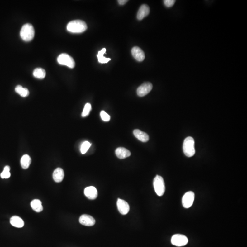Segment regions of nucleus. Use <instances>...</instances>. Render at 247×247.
Segmentation results:
<instances>
[{
	"instance_id": "9d476101",
	"label": "nucleus",
	"mask_w": 247,
	"mask_h": 247,
	"mask_svg": "<svg viewBox=\"0 0 247 247\" xmlns=\"http://www.w3.org/2000/svg\"><path fill=\"white\" fill-rule=\"evenodd\" d=\"M131 53L134 58L137 61L141 62L145 59V55L144 51L138 47H134L132 49Z\"/></svg>"
},
{
	"instance_id": "0eeeda50",
	"label": "nucleus",
	"mask_w": 247,
	"mask_h": 247,
	"mask_svg": "<svg viewBox=\"0 0 247 247\" xmlns=\"http://www.w3.org/2000/svg\"><path fill=\"white\" fill-rule=\"evenodd\" d=\"M195 200V194L192 191H189L184 194L182 198L183 206L185 208H189L193 205Z\"/></svg>"
},
{
	"instance_id": "ddd939ff",
	"label": "nucleus",
	"mask_w": 247,
	"mask_h": 247,
	"mask_svg": "<svg viewBox=\"0 0 247 247\" xmlns=\"http://www.w3.org/2000/svg\"><path fill=\"white\" fill-rule=\"evenodd\" d=\"M150 13V8L147 5H142L140 7L137 14V18L141 20Z\"/></svg>"
},
{
	"instance_id": "5701e85b",
	"label": "nucleus",
	"mask_w": 247,
	"mask_h": 247,
	"mask_svg": "<svg viewBox=\"0 0 247 247\" xmlns=\"http://www.w3.org/2000/svg\"><path fill=\"white\" fill-rule=\"evenodd\" d=\"M91 144L89 141H85L82 143L81 146V152L82 154H84L87 152L89 148L90 147Z\"/></svg>"
},
{
	"instance_id": "6e6552de",
	"label": "nucleus",
	"mask_w": 247,
	"mask_h": 247,
	"mask_svg": "<svg viewBox=\"0 0 247 247\" xmlns=\"http://www.w3.org/2000/svg\"><path fill=\"white\" fill-rule=\"evenodd\" d=\"M153 87L151 83L149 82L144 83L137 88V94L139 97L145 96L151 92Z\"/></svg>"
},
{
	"instance_id": "9b49d317",
	"label": "nucleus",
	"mask_w": 247,
	"mask_h": 247,
	"mask_svg": "<svg viewBox=\"0 0 247 247\" xmlns=\"http://www.w3.org/2000/svg\"><path fill=\"white\" fill-rule=\"evenodd\" d=\"M79 222L81 224L86 226H93L95 223V220L91 216L84 214L79 218Z\"/></svg>"
},
{
	"instance_id": "bb28decb",
	"label": "nucleus",
	"mask_w": 247,
	"mask_h": 247,
	"mask_svg": "<svg viewBox=\"0 0 247 247\" xmlns=\"http://www.w3.org/2000/svg\"><path fill=\"white\" fill-rule=\"evenodd\" d=\"M175 2V0H165L164 1V4L165 6L167 7H171L173 6Z\"/></svg>"
},
{
	"instance_id": "f257e3e1",
	"label": "nucleus",
	"mask_w": 247,
	"mask_h": 247,
	"mask_svg": "<svg viewBox=\"0 0 247 247\" xmlns=\"http://www.w3.org/2000/svg\"><path fill=\"white\" fill-rule=\"evenodd\" d=\"M67 31L72 33H82L88 29L86 23L80 20H73L68 23L66 27Z\"/></svg>"
},
{
	"instance_id": "7ed1b4c3",
	"label": "nucleus",
	"mask_w": 247,
	"mask_h": 247,
	"mask_svg": "<svg viewBox=\"0 0 247 247\" xmlns=\"http://www.w3.org/2000/svg\"><path fill=\"white\" fill-rule=\"evenodd\" d=\"M35 31L34 27L30 23H26L22 26L20 31V36L23 40L30 41L35 36Z\"/></svg>"
},
{
	"instance_id": "412c9836",
	"label": "nucleus",
	"mask_w": 247,
	"mask_h": 247,
	"mask_svg": "<svg viewBox=\"0 0 247 247\" xmlns=\"http://www.w3.org/2000/svg\"><path fill=\"white\" fill-rule=\"evenodd\" d=\"M33 75L35 78L38 79H44L45 77L46 72L44 69L41 68H37L33 72Z\"/></svg>"
},
{
	"instance_id": "4be33fe9",
	"label": "nucleus",
	"mask_w": 247,
	"mask_h": 247,
	"mask_svg": "<svg viewBox=\"0 0 247 247\" xmlns=\"http://www.w3.org/2000/svg\"><path fill=\"white\" fill-rule=\"evenodd\" d=\"M15 92L22 97H26L29 94V90L26 88H23L22 86L17 85L15 88Z\"/></svg>"
},
{
	"instance_id": "f03ea898",
	"label": "nucleus",
	"mask_w": 247,
	"mask_h": 247,
	"mask_svg": "<svg viewBox=\"0 0 247 247\" xmlns=\"http://www.w3.org/2000/svg\"><path fill=\"white\" fill-rule=\"evenodd\" d=\"M183 153L187 157H192L196 153L195 148V140L193 137H186L183 141Z\"/></svg>"
},
{
	"instance_id": "423d86ee",
	"label": "nucleus",
	"mask_w": 247,
	"mask_h": 247,
	"mask_svg": "<svg viewBox=\"0 0 247 247\" xmlns=\"http://www.w3.org/2000/svg\"><path fill=\"white\" fill-rule=\"evenodd\" d=\"M188 243L187 237L182 234H177L173 235L171 239V243L178 247L185 246Z\"/></svg>"
},
{
	"instance_id": "1a4fd4ad",
	"label": "nucleus",
	"mask_w": 247,
	"mask_h": 247,
	"mask_svg": "<svg viewBox=\"0 0 247 247\" xmlns=\"http://www.w3.org/2000/svg\"><path fill=\"white\" fill-rule=\"evenodd\" d=\"M117 207L120 213L125 215L130 211V206L127 202L121 199H118L117 202Z\"/></svg>"
},
{
	"instance_id": "cd10ccee",
	"label": "nucleus",
	"mask_w": 247,
	"mask_h": 247,
	"mask_svg": "<svg viewBox=\"0 0 247 247\" xmlns=\"http://www.w3.org/2000/svg\"><path fill=\"white\" fill-rule=\"evenodd\" d=\"M128 1H127V0H119V1H118V2L119 4L121 5H124L126 4L127 2Z\"/></svg>"
},
{
	"instance_id": "4468645a",
	"label": "nucleus",
	"mask_w": 247,
	"mask_h": 247,
	"mask_svg": "<svg viewBox=\"0 0 247 247\" xmlns=\"http://www.w3.org/2000/svg\"><path fill=\"white\" fill-rule=\"evenodd\" d=\"M116 154L119 159H122L130 157L131 153L128 149L124 147H120L116 149Z\"/></svg>"
},
{
	"instance_id": "a878e982",
	"label": "nucleus",
	"mask_w": 247,
	"mask_h": 247,
	"mask_svg": "<svg viewBox=\"0 0 247 247\" xmlns=\"http://www.w3.org/2000/svg\"><path fill=\"white\" fill-rule=\"evenodd\" d=\"M100 116L102 121H104L108 122L110 121V116L104 111H102L100 112Z\"/></svg>"
},
{
	"instance_id": "aec40b11",
	"label": "nucleus",
	"mask_w": 247,
	"mask_h": 247,
	"mask_svg": "<svg viewBox=\"0 0 247 247\" xmlns=\"http://www.w3.org/2000/svg\"><path fill=\"white\" fill-rule=\"evenodd\" d=\"M31 163V159L29 155L26 154L23 155L21 158V165L22 169H28Z\"/></svg>"
},
{
	"instance_id": "dca6fc26",
	"label": "nucleus",
	"mask_w": 247,
	"mask_h": 247,
	"mask_svg": "<svg viewBox=\"0 0 247 247\" xmlns=\"http://www.w3.org/2000/svg\"><path fill=\"white\" fill-rule=\"evenodd\" d=\"M64 178V172L61 168L55 169L53 173V178L56 183L62 182Z\"/></svg>"
},
{
	"instance_id": "393cba45",
	"label": "nucleus",
	"mask_w": 247,
	"mask_h": 247,
	"mask_svg": "<svg viewBox=\"0 0 247 247\" xmlns=\"http://www.w3.org/2000/svg\"><path fill=\"white\" fill-rule=\"evenodd\" d=\"M92 110V106L90 103H87L85 105L83 113H82V116L83 117H85L88 116L90 112Z\"/></svg>"
},
{
	"instance_id": "20e7f679",
	"label": "nucleus",
	"mask_w": 247,
	"mask_h": 247,
	"mask_svg": "<svg viewBox=\"0 0 247 247\" xmlns=\"http://www.w3.org/2000/svg\"><path fill=\"white\" fill-rule=\"evenodd\" d=\"M153 186L155 192L158 196H162L165 191L164 181L162 177L157 175L153 180Z\"/></svg>"
},
{
	"instance_id": "39448f33",
	"label": "nucleus",
	"mask_w": 247,
	"mask_h": 247,
	"mask_svg": "<svg viewBox=\"0 0 247 247\" xmlns=\"http://www.w3.org/2000/svg\"><path fill=\"white\" fill-rule=\"evenodd\" d=\"M57 61L60 65H66L70 68H73L75 66L74 59L66 53H62L59 55Z\"/></svg>"
},
{
	"instance_id": "a211bd4d",
	"label": "nucleus",
	"mask_w": 247,
	"mask_h": 247,
	"mask_svg": "<svg viewBox=\"0 0 247 247\" xmlns=\"http://www.w3.org/2000/svg\"><path fill=\"white\" fill-rule=\"evenodd\" d=\"M30 204L32 209L37 212H40L43 210V207L40 200L35 199L31 202Z\"/></svg>"
},
{
	"instance_id": "f3484780",
	"label": "nucleus",
	"mask_w": 247,
	"mask_h": 247,
	"mask_svg": "<svg viewBox=\"0 0 247 247\" xmlns=\"http://www.w3.org/2000/svg\"><path fill=\"white\" fill-rule=\"evenodd\" d=\"M10 221L12 225L17 228H21L24 225V221L22 220V219L17 216H12L11 218Z\"/></svg>"
},
{
	"instance_id": "f8f14e48",
	"label": "nucleus",
	"mask_w": 247,
	"mask_h": 247,
	"mask_svg": "<svg viewBox=\"0 0 247 247\" xmlns=\"http://www.w3.org/2000/svg\"><path fill=\"white\" fill-rule=\"evenodd\" d=\"M85 196L90 200H95L97 196V191L94 186H89L84 189Z\"/></svg>"
},
{
	"instance_id": "b1692460",
	"label": "nucleus",
	"mask_w": 247,
	"mask_h": 247,
	"mask_svg": "<svg viewBox=\"0 0 247 247\" xmlns=\"http://www.w3.org/2000/svg\"><path fill=\"white\" fill-rule=\"evenodd\" d=\"M10 168L8 166H6L4 168L3 171L1 173V177L2 178H8L11 176V173H10Z\"/></svg>"
},
{
	"instance_id": "2eb2a0df",
	"label": "nucleus",
	"mask_w": 247,
	"mask_h": 247,
	"mask_svg": "<svg viewBox=\"0 0 247 247\" xmlns=\"http://www.w3.org/2000/svg\"><path fill=\"white\" fill-rule=\"evenodd\" d=\"M133 134L139 140L143 142H146L149 140V136L147 134L140 130H135L133 131Z\"/></svg>"
},
{
	"instance_id": "6ab92c4d",
	"label": "nucleus",
	"mask_w": 247,
	"mask_h": 247,
	"mask_svg": "<svg viewBox=\"0 0 247 247\" xmlns=\"http://www.w3.org/2000/svg\"><path fill=\"white\" fill-rule=\"evenodd\" d=\"M106 50L105 48H103L100 51H98L97 55V59H98V62L99 63L104 64V63H108L109 61L111 60V59L106 58L103 56L104 54L106 52Z\"/></svg>"
}]
</instances>
